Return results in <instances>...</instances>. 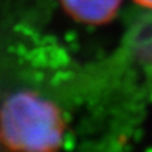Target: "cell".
Returning a JSON list of instances; mask_svg holds the SVG:
<instances>
[{
	"label": "cell",
	"instance_id": "2",
	"mask_svg": "<svg viewBox=\"0 0 152 152\" xmlns=\"http://www.w3.org/2000/svg\"><path fill=\"white\" fill-rule=\"evenodd\" d=\"M74 19L86 24H104L115 18L121 0H60Z\"/></svg>",
	"mask_w": 152,
	"mask_h": 152
},
{
	"label": "cell",
	"instance_id": "3",
	"mask_svg": "<svg viewBox=\"0 0 152 152\" xmlns=\"http://www.w3.org/2000/svg\"><path fill=\"white\" fill-rule=\"evenodd\" d=\"M134 1H136L137 4L143 5V7H147L150 10H152V0H134Z\"/></svg>",
	"mask_w": 152,
	"mask_h": 152
},
{
	"label": "cell",
	"instance_id": "1",
	"mask_svg": "<svg viewBox=\"0 0 152 152\" xmlns=\"http://www.w3.org/2000/svg\"><path fill=\"white\" fill-rule=\"evenodd\" d=\"M64 123L53 103L32 92H18L0 108V140L11 150L55 151Z\"/></svg>",
	"mask_w": 152,
	"mask_h": 152
}]
</instances>
